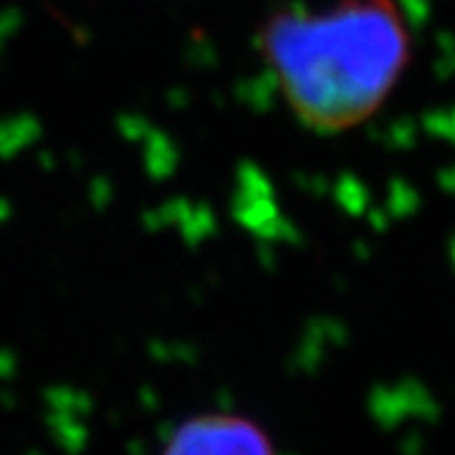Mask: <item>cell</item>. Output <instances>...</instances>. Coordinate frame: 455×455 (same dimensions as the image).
I'll list each match as a JSON object with an SVG mask.
<instances>
[{
	"label": "cell",
	"mask_w": 455,
	"mask_h": 455,
	"mask_svg": "<svg viewBox=\"0 0 455 455\" xmlns=\"http://www.w3.org/2000/svg\"><path fill=\"white\" fill-rule=\"evenodd\" d=\"M260 49L289 112L309 130L339 134L390 99L410 64L412 33L397 0H334L274 13Z\"/></svg>",
	"instance_id": "1"
},
{
	"label": "cell",
	"mask_w": 455,
	"mask_h": 455,
	"mask_svg": "<svg viewBox=\"0 0 455 455\" xmlns=\"http://www.w3.org/2000/svg\"><path fill=\"white\" fill-rule=\"evenodd\" d=\"M163 455H276L259 423L233 412H205L172 430Z\"/></svg>",
	"instance_id": "2"
}]
</instances>
